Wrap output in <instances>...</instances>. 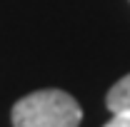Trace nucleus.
Segmentation results:
<instances>
[{"label":"nucleus","mask_w":130,"mask_h":127,"mask_svg":"<svg viewBox=\"0 0 130 127\" xmlns=\"http://www.w3.org/2000/svg\"><path fill=\"white\" fill-rule=\"evenodd\" d=\"M105 105L110 112H130V72L120 77L105 95Z\"/></svg>","instance_id":"nucleus-2"},{"label":"nucleus","mask_w":130,"mask_h":127,"mask_svg":"<svg viewBox=\"0 0 130 127\" xmlns=\"http://www.w3.org/2000/svg\"><path fill=\"white\" fill-rule=\"evenodd\" d=\"M13 127H78L83 107L65 90H38L20 97L10 112Z\"/></svg>","instance_id":"nucleus-1"},{"label":"nucleus","mask_w":130,"mask_h":127,"mask_svg":"<svg viewBox=\"0 0 130 127\" xmlns=\"http://www.w3.org/2000/svg\"><path fill=\"white\" fill-rule=\"evenodd\" d=\"M103 127H130V112H113V117Z\"/></svg>","instance_id":"nucleus-3"}]
</instances>
